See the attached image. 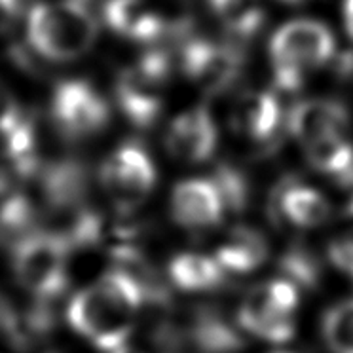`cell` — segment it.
Returning a JSON list of instances; mask_svg holds the SVG:
<instances>
[{"mask_svg":"<svg viewBox=\"0 0 353 353\" xmlns=\"http://www.w3.org/2000/svg\"><path fill=\"white\" fill-rule=\"evenodd\" d=\"M215 181L219 192L223 196L224 205L230 211H241L247 205V198H249V186L243 175L239 173L238 169L232 165H219L215 169Z\"/></svg>","mask_w":353,"mask_h":353,"instance_id":"obj_22","label":"cell"},{"mask_svg":"<svg viewBox=\"0 0 353 353\" xmlns=\"http://www.w3.org/2000/svg\"><path fill=\"white\" fill-rule=\"evenodd\" d=\"M70 243L50 230L31 232L14 247L12 266L17 281L37 299H54L69 281Z\"/></svg>","mask_w":353,"mask_h":353,"instance_id":"obj_4","label":"cell"},{"mask_svg":"<svg viewBox=\"0 0 353 353\" xmlns=\"http://www.w3.org/2000/svg\"><path fill=\"white\" fill-rule=\"evenodd\" d=\"M171 72V59L163 52H148L125 69L116 84V99L122 112L137 128L152 125L163 107V88Z\"/></svg>","mask_w":353,"mask_h":353,"instance_id":"obj_6","label":"cell"},{"mask_svg":"<svg viewBox=\"0 0 353 353\" xmlns=\"http://www.w3.org/2000/svg\"><path fill=\"white\" fill-rule=\"evenodd\" d=\"M190 336L201 353H236L241 350V336L215 310H200L194 315Z\"/></svg>","mask_w":353,"mask_h":353,"instance_id":"obj_18","label":"cell"},{"mask_svg":"<svg viewBox=\"0 0 353 353\" xmlns=\"http://www.w3.org/2000/svg\"><path fill=\"white\" fill-rule=\"evenodd\" d=\"M145 299L146 289L130 270H108L69 300L67 321L97 350L116 353L128 347Z\"/></svg>","mask_w":353,"mask_h":353,"instance_id":"obj_1","label":"cell"},{"mask_svg":"<svg viewBox=\"0 0 353 353\" xmlns=\"http://www.w3.org/2000/svg\"><path fill=\"white\" fill-rule=\"evenodd\" d=\"M323 336L332 353H353V299L340 302L325 314Z\"/></svg>","mask_w":353,"mask_h":353,"instance_id":"obj_21","label":"cell"},{"mask_svg":"<svg viewBox=\"0 0 353 353\" xmlns=\"http://www.w3.org/2000/svg\"><path fill=\"white\" fill-rule=\"evenodd\" d=\"M215 259L226 272L249 274L261 268L268 259V241L261 232L238 226L219 245Z\"/></svg>","mask_w":353,"mask_h":353,"instance_id":"obj_16","label":"cell"},{"mask_svg":"<svg viewBox=\"0 0 353 353\" xmlns=\"http://www.w3.org/2000/svg\"><path fill=\"white\" fill-rule=\"evenodd\" d=\"M300 302L296 285L277 277L259 285L239 306L238 323L241 329L272 344H285L294 336V312Z\"/></svg>","mask_w":353,"mask_h":353,"instance_id":"obj_5","label":"cell"},{"mask_svg":"<svg viewBox=\"0 0 353 353\" xmlns=\"http://www.w3.org/2000/svg\"><path fill=\"white\" fill-rule=\"evenodd\" d=\"M270 54L279 90H300L307 69L321 67L334 54V37L327 25L314 19H296L272 37Z\"/></svg>","mask_w":353,"mask_h":353,"instance_id":"obj_3","label":"cell"},{"mask_svg":"<svg viewBox=\"0 0 353 353\" xmlns=\"http://www.w3.org/2000/svg\"><path fill=\"white\" fill-rule=\"evenodd\" d=\"M272 211L299 228H317L330 219L329 200L296 179H285L272 198Z\"/></svg>","mask_w":353,"mask_h":353,"instance_id":"obj_13","label":"cell"},{"mask_svg":"<svg viewBox=\"0 0 353 353\" xmlns=\"http://www.w3.org/2000/svg\"><path fill=\"white\" fill-rule=\"evenodd\" d=\"M27 39L48 59L70 61L92 50L97 19L84 0L40 2L27 14Z\"/></svg>","mask_w":353,"mask_h":353,"instance_id":"obj_2","label":"cell"},{"mask_svg":"<svg viewBox=\"0 0 353 353\" xmlns=\"http://www.w3.org/2000/svg\"><path fill=\"white\" fill-rule=\"evenodd\" d=\"M168 276L176 289L186 292H205L221 287L226 270L215 256L200 253H181L169 262Z\"/></svg>","mask_w":353,"mask_h":353,"instance_id":"obj_17","label":"cell"},{"mask_svg":"<svg viewBox=\"0 0 353 353\" xmlns=\"http://www.w3.org/2000/svg\"><path fill=\"white\" fill-rule=\"evenodd\" d=\"M241 63L243 57L236 46L201 39L188 40L181 57L183 72L211 95L223 93L236 82Z\"/></svg>","mask_w":353,"mask_h":353,"instance_id":"obj_9","label":"cell"},{"mask_svg":"<svg viewBox=\"0 0 353 353\" xmlns=\"http://www.w3.org/2000/svg\"><path fill=\"white\" fill-rule=\"evenodd\" d=\"M281 270H283L285 279L292 281L299 289L300 287H314L319 279L317 262L312 254L300 247H292L289 253L283 254Z\"/></svg>","mask_w":353,"mask_h":353,"instance_id":"obj_23","label":"cell"},{"mask_svg":"<svg viewBox=\"0 0 353 353\" xmlns=\"http://www.w3.org/2000/svg\"><path fill=\"white\" fill-rule=\"evenodd\" d=\"M17 118H21V110L17 107V101L8 92V88L0 82V128L16 122Z\"/></svg>","mask_w":353,"mask_h":353,"instance_id":"obj_25","label":"cell"},{"mask_svg":"<svg viewBox=\"0 0 353 353\" xmlns=\"http://www.w3.org/2000/svg\"><path fill=\"white\" fill-rule=\"evenodd\" d=\"M216 128L208 108L196 107L179 114L165 135L168 152L179 161L200 163L209 160L216 148Z\"/></svg>","mask_w":353,"mask_h":353,"instance_id":"obj_11","label":"cell"},{"mask_svg":"<svg viewBox=\"0 0 353 353\" xmlns=\"http://www.w3.org/2000/svg\"><path fill=\"white\" fill-rule=\"evenodd\" d=\"M224 200L213 179L183 181L171 192V215L188 230H209L223 221Z\"/></svg>","mask_w":353,"mask_h":353,"instance_id":"obj_10","label":"cell"},{"mask_svg":"<svg viewBox=\"0 0 353 353\" xmlns=\"http://www.w3.org/2000/svg\"><path fill=\"white\" fill-rule=\"evenodd\" d=\"M345 215L350 219V226L344 234H340L330 241L329 259L342 274L353 279V198L347 203Z\"/></svg>","mask_w":353,"mask_h":353,"instance_id":"obj_24","label":"cell"},{"mask_svg":"<svg viewBox=\"0 0 353 353\" xmlns=\"http://www.w3.org/2000/svg\"><path fill=\"white\" fill-rule=\"evenodd\" d=\"M221 23L238 39H249L264 23L261 0H209Z\"/></svg>","mask_w":353,"mask_h":353,"instance_id":"obj_20","label":"cell"},{"mask_svg":"<svg viewBox=\"0 0 353 353\" xmlns=\"http://www.w3.org/2000/svg\"><path fill=\"white\" fill-rule=\"evenodd\" d=\"M238 131L256 143H270L281 125V107L272 92H251L243 95L234 112Z\"/></svg>","mask_w":353,"mask_h":353,"instance_id":"obj_15","label":"cell"},{"mask_svg":"<svg viewBox=\"0 0 353 353\" xmlns=\"http://www.w3.org/2000/svg\"><path fill=\"white\" fill-rule=\"evenodd\" d=\"M52 116L70 139L92 137L108 123L110 108L95 88L84 80H67L55 88Z\"/></svg>","mask_w":353,"mask_h":353,"instance_id":"obj_8","label":"cell"},{"mask_svg":"<svg viewBox=\"0 0 353 353\" xmlns=\"http://www.w3.org/2000/svg\"><path fill=\"white\" fill-rule=\"evenodd\" d=\"M272 353H291V352H281V350H279V352H272Z\"/></svg>","mask_w":353,"mask_h":353,"instance_id":"obj_29","label":"cell"},{"mask_svg":"<svg viewBox=\"0 0 353 353\" xmlns=\"http://www.w3.org/2000/svg\"><path fill=\"white\" fill-rule=\"evenodd\" d=\"M344 21L345 31L353 39V0H344Z\"/></svg>","mask_w":353,"mask_h":353,"instance_id":"obj_27","label":"cell"},{"mask_svg":"<svg viewBox=\"0 0 353 353\" xmlns=\"http://www.w3.org/2000/svg\"><path fill=\"white\" fill-rule=\"evenodd\" d=\"M101 185L118 211L130 213L137 209L156 185V169L150 156L137 145H122L103 163Z\"/></svg>","mask_w":353,"mask_h":353,"instance_id":"obj_7","label":"cell"},{"mask_svg":"<svg viewBox=\"0 0 353 353\" xmlns=\"http://www.w3.org/2000/svg\"><path fill=\"white\" fill-rule=\"evenodd\" d=\"M283 2H287V4H304L307 0H283Z\"/></svg>","mask_w":353,"mask_h":353,"instance_id":"obj_28","label":"cell"},{"mask_svg":"<svg viewBox=\"0 0 353 353\" xmlns=\"http://www.w3.org/2000/svg\"><path fill=\"white\" fill-rule=\"evenodd\" d=\"M310 163L325 175L338 179L340 183L353 173V145L345 135H332L306 145Z\"/></svg>","mask_w":353,"mask_h":353,"instance_id":"obj_19","label":"cell"},{"mask_svg":"<svg viewBox=\"0 0 353 353\" xmlns=\"http://www.w3.org/2000/svg\"><path fill=\"white\" fill-rule=\"evenodd\" d=\"M287 125L292 135L306 146L319 139L345 135L350 125V114L338 101H302L291 110Z\"/></svg>","mask_w":353,"mask_h":353,"instance_id":"obj_12","label":"cell"},{"mask_svg":"<svg viewBox=\"0 0 353 353\" xmlns=\"http://www.w3.org/2000/svg\"><path fill=\"white\" fill-rule=\"evenodd\" d=\"M34 8V0H0V14L17 19Z\"/></svg>","mask_w":353,"mask_h":353,"instance_id":"obj_26","label":"cell"},{"mask_svg":"<svg viewBox=\"0 0 353 353\" xmlns=\"http://www.w3.org/2000/svg\"><path fill=\"white\" fill-rule=\"evenodd\" d=\"M103 14L112 31L133 42H156L168 29L160 12L146 0H107Z\"/></svg>","mask_w":353,"mask_h":353,"instance_id":"obj_14","label":"cell"}]
</instances>
